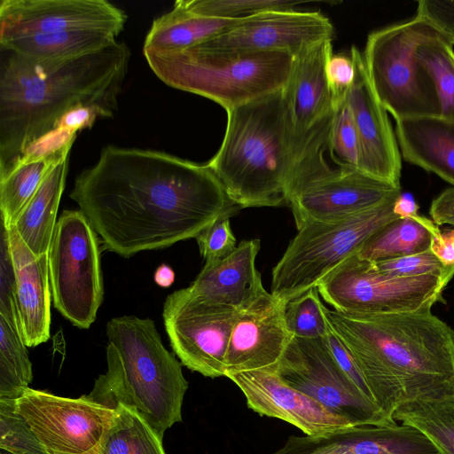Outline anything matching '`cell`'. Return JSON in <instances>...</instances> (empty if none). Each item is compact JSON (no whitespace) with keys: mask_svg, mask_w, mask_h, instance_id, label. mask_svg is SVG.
I'll list each match as a JSON object with an SVG mask.
<instances>
[{"mask_svg":"<svg viewBox=\"0 0 454 454\" xmlns=\"http://www.w3.org/2000/svg\"><path fill=\"white\" fill-rule=\"evenodd\" d=\"M276 374L354 426L395 423L340 368L325 338L293 337Z\"/></svg>","mask_w":454,"mask_h":454,"instance_id":"obj_12","label":"cell"},{"mask_svg":"<svg viewBox=\"0 0 454 454\" xmlns=\"http://www.w3.org/2000/svg\"><path fill=\"white\" fill-rule=\"evenodd\" d=\"M68 156L47 174L39 189L23 208L14 227L35 254L48 253L57 225V213L65 188Z\"/></svg>","mask_w":454,"mask_h":454,"instance_id":"obj_27","label":"cell"},{"mask_svg":"<svg viewBox=\"0 0 454 454\" xmlns=\"http://www.w3.org/2000/svg\"><path fill=\"white\" fill-rule=\"evenodd\" d=\"M286 303L264 290L239 310L224 362V377L242 372L276 373L292 334Z\"/></svg>","mask_w":454,"mask_h":454,"instance_id":"obj_18","label":"cell"},{"mask_svg":"<svg viewBox=\"0 0 454 454\" xmlns=\"http://www.w3.org/2000/svg\"><path fill=\"white\" fill-rule=\"evenodd\" d=\"M260 247L258 239L242 240L227 256L206 262L188 290L207 301L245 308L265 290L255 267Z\"/></svg>","mask_w":454,"mask_h":454,"instance_id":"obj_23","label":"cell"},{"mask_svg":"<svg viewBox=\"0 0 454 454\" xmlns=\"http://www.w3.org/2000/svg\"><path fill=\"white\" fill-rule=\"evenodd\" d=\"M454 44L436 27L417 48L421 65L431 76L442 118L454 121Z\"/></svg>","mask_w":454,"mask_h":454,"instance_id":"obj_32","label":"cell"},{"mask_svg":"<svg viewBox=\"0 0 454 454\" xmlns=\"http://www.w3.org/2000/svg\"><path fill=\"white\" fill-rule=\"evenodd\" d=\"M355 79L347 98L360 142V170L400 186L401 153L387 111L376 97L367 74L363 53L352 46Z\"/></svg>","mask_w":454,"mask_h":454,"instance_id":"obj_19","label":"cell"},{"mask_svg":"<svg viewBox=\"0 0 454 454\" xmlns=\"http://www.w3.org/2000/svg\"><path fill=\"white\" fill-rule=\"evenodd\" d=\"M0 448L10 454H46L17 411L15 399L0 398Z\"/></svg>","mask_w":454,"mask_h":454,"instance_id":"obj_36","label":"cell"},{"mask_svg":"<svg viewBox=\"0 0 454 454\" xmlns=\"http://www.w3.org/2000/svg\"><path fill=\"white\" fill-rule=\"evenodd\" d=\"M327 148L340 167L360 170L359 137L347 100L335 110Z\"/></svg>","mask_w":454,"mask_h":454,"instance_id":"obj_35","label":"cell"},{"mask_svg":"<svg viewBox=\"0 0 454 454\" xmlns=\"http://www.w3.org/2000/svg\"><path fill=\"white\" fill-rule=\"evenodd\" d=\"M324 313L391 419L405 402L454 391V330L431 310Z\"/></svg>","mask_w":454,"mask_h":454,"instance_id":"obj_3","label":"cell"},{"mask_svg":"<svg viewBox=\"0 0 454 454\" xmlns=\"http://www.w3.org/2000/svg\"><path fill=\"white\" fill-rule=\"evenodd\" d=\"M194 12L208 17L239 20L270 11H290L299 2L285 0H186Z\"/></svg>","mask_w":454,"mask_h":454,"instance_id":"obj_37","label":"cell"},{"mask_svg":"<svg viewBox=\"0 0 454 454\" xmlns=\"http://www.w3.org/2000/svg\"><path fill=\"white\" fill-rule=\"evenodd\" d=\"M373 262L378 270L390 277L443 275L454 270V265H443L431 250Z\"/></svg>","mask_w":454,"mask_h":454,"instance_id":"obj_38","label":"cell"},{"mask_svg":"<svg viewBox=\"0 0 454 454\" xmlns=\"http://www.w3.org/2000/svg\"><path fill=\"white\" fill-rule=\"evenodd\" d=\"M434 28L415 15L368 35L362 53L369 81L395 121L441 116L434 82L417 56L419 44Z\"/></svg>","mask_w":454,"mask_h":454,"instance_id":"obj_7","label":"cell"},{"mask_svg":"<svg viewBox=\"0 0 454 454\" xmlns=\"http://www.w3.org/2000/svg\"><path fill=\"white\" fill-rule=\"evenodd\" d=\"M155 283L160 287H169L175 281V272L167 264L159 266L153 276Z\"/></svg>","mask_w":454,"mask_h":454,"instance_id":"obj_46","label":"cell"},{"mask_svg":"<svg viewBox=\"0 0 454 454\" xmlns=\"http://www.w3.org/2000/svg\"><path fill=\"white\" fill-rule=\"evenodd\" d=\"M332 42L333 39L321 41L297 54L282 90L294 162V185L325 163L324 150L335 113L326 79L327 61L333 55Z\"/></svg>","mask_w":454,"mask_h":454,"instance_id":"obj_10","label":"cell"},{"mask_svg":"<svg viewBox=\"0 0 454 454\" xmlns=\"http://www.w3.org/2000/svg\"><path fill=\"white\" fill-rule=\"evenodd\" d=\"M282 90L226 111L223 139L206 163L241 209L288 204L295 171Z\"/></svg>","mask_w":454,"mask_h":454,"instance_id":"obj_5","label":"cell"},{"mask_svg":"<svg viewBox=\"0 0 454 454\" xmlns=\"http://www.w3.org/2000/svg\"><path fill=\"white\" fill-rule=\"evenodd\" d=\"M106 372L86 396L112 410L135 411L163 438L182 421L188 381L181 363L164 347L150 318L114 317L106 324Z\"/></svg>","mask_w":454,"mask_h":454,"instance_id":"obj_4","label":"cell"},{"mask_svg":"<svg viewBox=\"0 0 454 454\" xmlns=\"http://www.w3.org/2000/svg\"><path fill=\"white\" fill-rule=\"evenodd\" d=\"M70 198L105 249L124 258L196 238L241 209L207 164L115 145L77 176Z\"/></svg>","mask_w":454,"mask_h":454,"instance_id":"obj_1","label":"cell"},{"mask_svg":"<svg viewBox=\"0 0 454 454\" xmlns=\"http://www.w3.org/2000/svg\"><path fill=\"white\" fill-rule=\"evenodd\" d=\"M440 231L431 220L396 218L373 232L357 251L371 262L393 259L430 250L433 236Z\"/></svg>","mask_w":454,"mask_h":454,"instance_id":"obj_29","label":"cell"},{"mask_svg":"<svg viewBox=\"0 0 454 454\" xmlns=\"http://www.w3.org/2000/svg\"><path fill=\"white\" fill-rule=\"evenodd\" d=\"M195 239L200 253L206 262L222 259L230 254L237 247L230 218L215 221Z\"/></svg>","mask_w":454,"mask_h":454,"instance_id":"obj_39","label":"cell"},{"mask_svg":"<svg viewBox=\"0 0 454 454\" xmlns=\"http://www.w3.org/2000/svg\"><path fill=\"white\" fill-rule=\"evenodd\" d=\"M124 43L85 55L33 60L0 47V174L56 130L81 106L113 117L128 72Z\"/></svg>","mask_w":454,"mask_h":454,"instance_id":"obj_2","label":"cell"},{"mask_svg":"<svg viewBox=\"0 0 454 454\" xmlns=\"http://www.w3.org/2000/svg\"><path fill=\"white\" fill-rule=\"evenodd\" d=\"M401 156L454 187V121L442 117L395 121Z\"/></svg>","mask_w":454,"mask_h":454,"instance_id":"obj_24","label":"cell"},{"mask_svg":"<svg viewBox=\"0 0 454 454\" xmlns=\"http://www.w3.org/2000/svg\"><path fill=\"white\" fill-rule=\"evenodd\" d=\"M394 214L400 218L419 219V206L409 194H400L394 204Z\"/></svg>","mask_w":454,"mask_h":454,"instance_id":"obj_45","label":"cell"},{"mask_svg":"<svg viewBox=\"0 0 454 454\" xmlns=\"http://www.w3.org/2000/svg\"><path fill=\"white\" fill-rule=\"evenodd\" d=\"M401 194V187L359 169L327 164L300 179L288 200L297 229L309 222H335Z\"/></svg>","mask_w":454,"mask_h":454,"instance_id":"obj_15","label":"cell"},{"mask_svg":"<svg viewBox=\"0 0 454 454\" xmlns=\"http://www.w3.org/2000/svg\"><path fill=\"white\" fill-rule=\"evenodd\" d=\"M325 340L340 368L368 398L374 401L354 357L330 325Z\"/></svg>","mask_w":454,"mask_h":454,"instance_id":"obj_42","label":"cell"},{"mask_svg":"<svg viewBox=\"0 0 454 454\" xmlns=\"http://www.w3.org/2000/svg\"><path fill=\"white\" fill-rule=\"evenodd\" d=\"M241 20L202 15L191 9L186 0H177L171 11L153 21L145 39L143 52L185 50L219 35Z\"/></svg>","mask_w":454,"mask_h":454,"instance_id":"obj_26","label":"cell"},{"mask_svg":"<svg viewBox=\"0 0 454 454\" xmlns=\"http://www.w3.org/2000/svg\"><path fill=\"white\" fill-rule=\"evenodd\" d=\"M19 414L46 454H102L116 411L86 395L63 397L28 387L15 399Z\"/></svg>","mask_w":454,"mask_h":454,"instance_id":"obj_13","label":"cell"},{"mask_svg":"<svg viewBox=\"0 0 454 454\" xmlns=\"http://www.w3.org/2000/svg\"><path fill=\"white\" fill-rule=\"evenodd\" d=\"M271 454H439L434 445L407 425H364L317 436L291 435Z\"/></svg>","mask_w":454,"mask_h":454,"instance_id":"obj_21","label":"cell"},{"mask_svg":"<svg viewBox=\"0 0 454 454\" xmlns=\"http://www.w3.org/2000/svg\"><path fill=\"white\" fill-rule=\"evenodd\" d=\"M116 36L100 30L65 31L8 39L0 42V47L33 60L60 59L100 51Z\"/></svg>","mask_w":454,"mask_h":454,"instance_id":"obj_30","label":"cell"},{"mask_svg":"<svg viewBox=\"0 0 454 454\" xmlns=\"http://www.w3.org/2000/svg\"><path fill=\"white\" fill-rule=\"evenodd\" d=\"M0 294V398L18 399L33 380L14 298V277L2 270Z\"/></svg>","mask_w":454,"mask_h":454,"instance_id":"obj_25","label":"cell"},{"mask_svg":"<svg viewBox=\"0 0 454 454\" xmlns=\"http://www.w3.org/2000/svg\"><path fill=\"white\" fill-rule=\"evenodd\" d=\"M399 195L339 221L309 222L298 228L272 270L271 294L286 303L316 287L379 228L400 218L394 214Z\"/></svg>","mask_w":454,"mask_h":454,"instance_id":"obj_8","label":"cell"},{"mask_svg":"<svg viewBox=\"0 0 454 454\" xmlns=\"http://www.w3.org/2000/svg\"><path fill=\"white\" fill-rule=\"evenodd\" d=\"M73 143L56 150L27 153L6 172L0 174V209L4 226L14 224L50 170L68 156Z\"/></svg>","mask_w":454,"mask_h":454,"instance_id":"obj_28","label":"cell"},{"mask_svg":"<svg viewBox=\"0 0 454 454\" xmlns=\"http://www.w3.org/2000/svg\"><path fill=\"white\" fill-rule=\"evenodd\" d=\"M97 235L82 211L65 210L48 251L54 307L81 329L90 328L103 301Z\"/></svg>","mask_w":454,"mask_h":454,"instance_id":"obj_11","label":"cell"},{"mask_svg":"<svg viewBox=\"0 0 454 454\" xmlns=\"http://www.w3.org/2000/svg\"><path fill=\"white\" fill-rule=\"evenodd\" d=\"M430 250L443 265H454V229L440 230L435 233Z\"/></svg>","mask_w":454,"mask_h":454,"instance_id":"obj_44","label":"cell"},{"mask_svg":"<svg viewBox=\"0 0 454 454\" xmlns=\"http://www.w3.org/2000/svg\"><path fill=\"white\" fill-rule=\"evenodd\" d=\"M429 213L436 225H454V187L444 190L433 200Z\"/></svg>","mask_w":454,"mask_h":454,"instance_id":"obj_43","label":"cell"},{"mask_svg":"<svg viewBox=\"0 0 454 454\" xmlns=\"http://www.w3.org/2000/svg\"><path fill=\"white\" fill-rule=\"evenodd\" d=\"M330 20L316 11H270L244 18L235 26L200 44L234 51H279L294 57L306 48L334 38Z\"/></svg>","mask_w":454,"mask_h":454,"instance_id":"obj_17","label":"cell"},{"mask_svg":"<svg viewBox=\"0 0 454 454\" xmlns=\"http://www.w3.org/2000/svg\"><path fill=\"white\" fill-rule=\"evenodd\" d=\"M326 79L336 110L347 100L354 82L355 67L350 53H333L326 65Z\"/></svg>","mask_w":454,"mask_h":454,"instance_id":"obj_40","label":"cell"},{"mask_svg":"<svg viewBox=\"0 0 454 454\" xmlns=\"http://www.w3.org/2000/svg\"><path fill=\"white\" fill-rule=\"evenodd\" d=\"M239 310L207 301L188 288L170 294L162 317L174 353L188 369L205 377L224 376V362Z\"/></svg>","mask_w":454,"mask_h":454,"instance_id":"obj_14","label":"cell"},{"mask_svg":"<svg viewBox=\"0 0 454 454\" xmlns=\"http://www.w3.org/2000/svg\"><path fill=\"white\" fill-rule=\"evenodd\" d=\"M144 55L167 85L211 99L226 111L284 89L294 59L286 52L223 51L201 45Z\"/></svg>","mask_w":454,"mask_h":454,"instance_id":"obj_6","label":"cell"},{"mask_svg":"<svg viewBox=\"0 0 454 454\" xmlns=\"http://www.w3.org/2000/svg\"><path fill=\"white\" fill-rule=\"evenodd\" d=\"M14 277V298L24 341L35 347L50 338L51 283L48 253L35 255L14 225L2 224Z\"/></svg>","mask_w":454,"mask_h":454,"instance_id":"obj_22","label":"cell"},{"mask_svg":"<svg viewBox=\"0 0 454 454\" xmlns=\"http://www.w3.org/2000/svg\"><path fill=\"white\" fill-rule=\"evenodd\" d=\"M454 270L443 275L390 277L356 253L317 286L334 310L343 313L392 314L431 310L441 299Z\"/></svg>","mask_w":454,"mask_h":454,"instance_id":"obj_9","label":"cell"},{"mask_svg":"<svg viewBox=\"0 0 454 454\" xmlns=\"http://www.w3.org/2000/svg\"><path fill=\"white\" fill-rule=\"evenodd\" d=\"M126 21L125 12L106 0H2L0 42L75 30L118 35Z\"/></svg>","mask_w":454,"mask_h":454,"instance_id":"obj_16","label":"cell"},{"mask_svg":"<svg viewBox=\"0 0 454 454\" xmlns=\"http://www.w3.org/2000/svg\"><path fill=\"white\" fill-rule=\"evenodd\" d=\"M393 418L420 431L440 454H454V391L405 402Z\"/></svg>","mask_w":454,"mask_h":454,"instance_id":"obj_31","label":"cell"},{"mask_svg":"<svg viewBox=\"0 0 454 454\" xmlns=\"http://www.w3.org/2000/svg\"><path fill=\"white\" fill-rule=\"evenodd\" d=\"M102 454H166L157 432L135 411L119 406Z\"/></svg>","mask_w":454,"mask_h":454,"instance_id":"obj_33","label":"cell"},{"mask_svg":"<svg viewBox=\"0 0 454 454\" xmlns=\"http://www.w3.org/2000/svg\"><path fill=\"white\" fill-rule=\"evenodd\" d=\"M416 15L430 22L454 44V0L418 1Z\"/></svg>","mask_w":454,"mask_h":454,"instance_id":"obj_41","label":"cell"},{"mask_svg":"<svg viewBox=\"0 0 454 454\" xmlns=\"http://www.w3.org/2000/svg\"><path fill=\"white\" fill-rule=\"evenodd\" d=\"M227 378L241 390L249 409L288 422L305 435L317 436L354 427L346 418L286 384L276 373L242 372Z\"/></svg>","mask_w":454,"mask_h":454,"instance_id":"obj_20","label":"cell"},{"mask_svg":"<svg viewBox=\"0 0 454 454\" xmlns=\"http://www.w3.org/2000/svg\"><path fill=\"white\" fill-rule=\"evenodd\" d=\"M285 321L293 337L301 339L325 338L329 324L324 313L317 287L286 303Z\"/></svg>","mask_w":454,"mask_h":454,"instance_id":"obj_34","label":"cell"}]
</instances>
